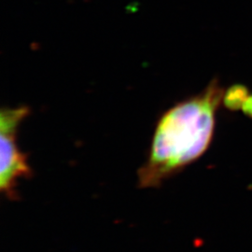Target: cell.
Listing matches in <instances>:
<instances>
[{
  "mask_svg": "<svg viewBox=\"0 0 252 252\" xmlns=\"http://www.w3.org/2000/svg\"><path fill=\"white\" fill-rule=\"evenodd\" d=\"M223 91L212 81L198 94L179 102L159 118L147 161L137 172L141 188H155L206 153Z\"/></svg>",
  "mask_w": 252,
  "mask_h": 252,
  "instance_id": "1",
  "label": "cell"
},
{
  "mask_svg": "<svg viewBox=\"0 0 252 252\" xmlns=\"http://www.w3.org/2000/svg\"><path fill=\"white\" fill-rule=\"evenodd\" d=\"M29 113L27 106L3 107L0 111V189L9 197L15 195L17 181L32 174L27 155L21 152L16 141L19 126Z\"/></svg>",
  "mask_w": 252,
  "mask_h": 252,
  "instance_id": "2",
  "label": "cell"
}]
</instances>
